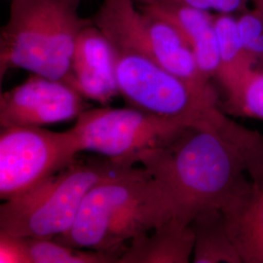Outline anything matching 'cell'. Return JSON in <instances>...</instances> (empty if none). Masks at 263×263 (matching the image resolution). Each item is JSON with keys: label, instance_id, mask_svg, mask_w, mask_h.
Returning a JSON list of instances; mask_svg holds the SVG:
<instances>
[{"label": "cell", "instance_id": "cell-5", "mask_svg": "<svg viewBox=\"0 0 263 263\" xmlns=\"http://www.w3.org/2000/svg\"><path fill=\"white\" fill-rule=\"evenodd\" d=\"M93 22L115 50L141 54L199 91L216 93L177 27L136 0H104Z\"/></svg>", "mask_w": 263, "mask_h": 263}, {"label": "cell", "instance_id": "cell-9", "mask_svg": "<svg viewBox=\"0 0 263 263\" xmlns=\"http://www.w3.org/2000/svg\"><path fill=\"white\" fill-rule=\"evenodd\" d=\"M83 98L65 81L32 74L0 96V125L43 127L76 119L86 110Z\"/></svg>", "mask_w": 263, "mask_h": 263}, {"label": "cell", "instance_id": "cell-21", "mask_svg": "<svg viewBox=\"0 0 263 263\" xmlns=\"http://www.w3.org/2000/svg\"><path fill=\"white\" fill-rule=\"evenodd\" d=\"M254 2V8L259 10L263 14V0H253Z\"/></svg>", "mask_w": 263, "mask_h": 263}, {"label": "cell", "instance_id": "cell-13", "mask_svg": "<svg viewBox=\"0 0 263 263\" xmlns=\"http://www.w3.org/2000/svg\"><path fill=\"white\" fill-rule=\"evenodd\" d=\"M194 243L190 224L170 219L134 238L118 263H187L193 257Z\"/></svg>", "mask_w": 263, "mask_h": 263}, {"label": "cell", "instance_id": "cell-11", "mask_svg": "<svg viewBox=\"0 0 263 263\" xmlns=\"http://www.w3.org/2000/svg\"><path fill=\"white\" fill-rule=\"evenodd\" d=\"M68 84L84 98L103 105L119 94L115 49L94 24L77 36Z\"/></svg>", "mask_w": 263, "mask_h": 263}, {"label": "cell", "instance_id": "cell-3", "mask_svg": "<svg viewBox=\"0 0 263 263\" xmlns=\"http://www.w3.org/2000/svg\"><path fill=\"white\" fill-rule=\"evenodd\" d=\"M80 0H10L0 32V77L12 68L68 83L76 39L93 20L79 14Z\"/></svg>", "mask_w": 263, "mask_h": 263}, {"label": "cell", "instance_id": "cell-6", "mask_svg": "<svg viewBox=\"0 0 263 263\" xmlns=\"http://www.w3.org/2000/svg\"><path fill=\"white\" fill-rule=\"evenodd\" d=\"M201 117L171 118L132 106H104L80 113L71 129L82 151H94L116 164L133 167L141 154L161 147Z\"/></svg>", "mask_w": 263, "mask_h": 263}, {"label": "cell", "instance_id": "cell-8", "mask_svg": "<svg viewBox=\"0 0 263 263\" xmlns=\"http://www.w3.org/2000/svg\"><path fill=\"white\" fill-rule=\"evenodd\" d=\"M115 53L118 91L132 107L171 118H198L217 107L216 93L199 91L141 54Z\"/></svg>", "mask_w": 263, "mask_h": 263}, {"label": "cell", "instance_id": "cell-7", "mask_svg": "<svg viewBox=\"0 0 263 263\" xmlns=\"http://www.w3.org/2000/svg\"><path fill=\"white\" fill-rule=\"evenodd\" d=\"M82 152L72 129L49 131L36 126L2 128L0 199L18 197L71 165Z\"/></svg>", "mask_w": 263, "mask_h": 263}, {"label": "cell", "instance_id": "cell-1", "mask_svg": "<svg viewBox=\"0 0 263 263\" xmlns=\"http://www.w3.org/2000/svg\"><path fill=\"white\" fill-rule=\"evenodd\" d=\"M263 159V136L233 122L215 107L161 147L137 160L154 179L170 219L190 224L220 209Z\"/></svg>", "mask_w": 263, "mask_h": 263}, {"label": "cell", "instance_id": "cell-20", "mask_svg": "<svg viewBox=\"0 0 263 263\" xmlns=\"http://www.w3.org/2000/svg\"><path fill=\"white\" fill-rule=\"evenodd\" d=\"M138 2L149 0H136ZM186 5L203 11H215L217 14L233 15L246 11V6L251 0H164Z\"/></svg>", "mask_w": 263, "mask_h": 263}, {"label": "cell", "instance_id": "cell-22", "mask_svg": "<svg viewBox=\"0 0 263 263\" xmlns=\"http://www.w3.org/2000/svg\"><path fill=\"white\" fill-rule=\"evenodd\" d=\"M259 69H263V67H262V68H259Z\"/></svg>", "mask_w": 263, "mask_h": 263}, {"label": "cell", "instance_id": "cell-12", "mask_svg": "<svg viewBox=\"0 0 263 263\" xmlns=\"http://www.w3.org/2000/svg\"><path fill=\"white\" fill-rule=\"evenodd\" d=\"M137 3L141 8L155 13L175 25L192 48L204 76L210 80L216 77L220 57L215 16L211 12L164 0L137 1Z\"/></svg>", "mask_w": 263, "mask_h": 263}, {"label": "cell", "instance_id": "cell-17", "mask_svg": "<svg viewBox=\"0 0 263 263\" xmlns=\"http://www.w3.org/2000/svg\"><path fill=\"white\" fill-rule=\"evenodd\" d=\"M224 90L230 112L263 120V69H250Z\"/></svg>", "mask_w": 263, "mask_h": 263}, {"label": "cell", "instance_id": "cell-4", "mask_svg": "<svg viewBox=\"0 0 263 263\" xmlns=\"http://www.w3.org/2000/svg\"><path fill=\"white\" fill-rule=\"evenodd\" d=\"M107 158L78 163L0 206V230L25 238L55 239L76 219L86 194L125 168Z\"/></svg>", "mask_w": 263, "mask_h": 263}, {"label": "cell", "instance_id": "cell-18", "mask_svg": "<svg viewBox=\"0 0 263 263\" xmlns=\"http://www.w3.org/2000/svg\"><path fill=\"white\" fill-rule=\"evenodd\" d=\"M238 28L245 51L255 68L263 67V14L256 8L244 11L237 18Z\"/></svg>", "mask_w": 263, "mask_h": 263}, {"label": "cell", "instance_id": "cell-19", "mask_svg": "<svg viewBox=\"0 0 263 263\" xmlns=\"http://www.w3.org/2000/svg\"><path fill=\"white\" fill-rule=\"evenodd\" d=\"M0 263H32L27 239L0 230Z\"/></svg>", "mask_w": 263, "mask_h": 263}, {"label": "cell", "instance_id": "cell-2", "mask_svg": "<svg viewBox=\"0 0 263 263\" xmlns=\"http://www.w3.org/2000/svg\"><path fill=\"white\" fill-rule=\"evenodd\" d=\"M170 220L162 194L143 167H125L86 194L70 228L55 240L79 249L123 253L125 244Z\"/></svg>", "mask_w": 263, "mask_h": 263}, {"label": "cell", "instance_id": "cell-10", "mask_svg": "<svg viewBox=\"0 0 263 263\" xmlns=\"http://www.w3.org/2000/svg\"><path fill=\"white\" fill-rule=\"evenodd\" d=\"M220 211L242 263H263V161L248 171Z\"/></svg>", "mask_w": 263, "mask_h": 263}, {"label": "cell", "instance_id": "cell-15", "mask_svg": "<svg viewBox=\"0 0 263 263\" xmlns=\"http://www.w3.org/2000/svg\"><path fill=\"white\" fill-rule=\"evenodd\" d=\"M215 28L220 57L216 78L222 87H226L250 69L255 68V65L245 51L237 18L233 15L217 14L215 16Z\"/></svg>", "mask_w": 263, "mask_h": 263}, {"label": "cell", "instance_id": "cell-16", "mask_svg": "<svg viewBox=\"0 0 263 263\" xmlns=\"http://www.w3.org/2000/svg\"><path fill=\"white\" fill-rule=\"evenodd\" d=\"M32 263H118L122 253L83 250L55 239L26 238Z\"/></svg>", "mask_w": 263, "mask_h": 263}, {"label": "cell", "instance_id": "cell-14", "mask_svg": "<svg viewBox=\"0 0 263 263\" xmlns=\"http://www.w3.org/2000/svg\"><path fill=\"white\" fill-rule=\"evenodd\" d=\"M195 236L194 263H242L232 243L220 209L199 214L190 223Z\"/></svg>", "mask_w": 263, "mask_h": 263}]
</instances>
